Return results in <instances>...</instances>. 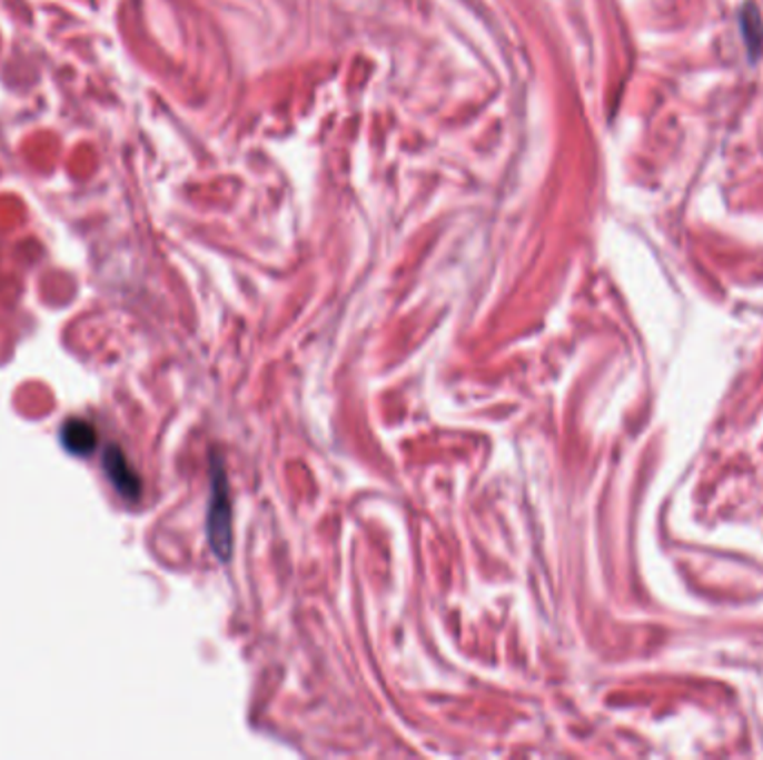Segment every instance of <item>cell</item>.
<instances>
[{
    "instance_id": "1",
    "label": "cell",
    "mask_w": 763,
    "mask_h": 760,
    "mask_svg": "<svg viewBox=\"0 0 763 760\" xmlns=\"http://www.w3.org/2000/svg\"><path fill=\"white\" fill-rule=\"evenodd\" d=\"M208 542L219 560L230 558L232 507H230L228 480L224 473V464L219 460H215V467H212V487H210V502H208Z\"/></svg>"
},
{
    "instance_id": "2",
    "label": "cell",
    "mask_w": 763,
    "mask_h": 760,
    "mask_svg": "<svg viewBox=\"0 0 763 760\" xmlns=\"http://www.w3.org/2000/svg\"><path fill=\"white\" fill-rule=\"evenodd\" d=\"M103 471L110 480V484L117 489V493L128 500V502H137L141 498V480L137 476V471L132 469V464L128 462L126 453L119 447H108L106 456H103Z\"/></svg>"
},
{
    "instance_id": "3",
    "label": "cell",
    "mask_w": 763,
    "mask_h": 760,
    "mask_svg": "<svg viewBox=\"0 0 763 760\" xmlns=\"http://www.w3.org/2000/svg\"><path fill=\"white\" fill-rule=\"evenodd\" d=\"M59 440L70 456L83 460L97 451L99 433H97L92 422H88L83 418H70L63 422V427L59 431Z\"/></svg>"
},
{
    "instance_id": "4",
    "label": "cell",
    "mask_w": 763,
    "mask_h": 760,
    "mask_svg": "<svg viewBox=\"0 0 763 760\" xmlns=\"http://www.w3.org/2000/svg\"><path fill=\"white\" fill-rule=\"evenodd\" d=\"M739 26H741V34H743V41H745L750 57L756 59L763 50V21H761L756 6H752V3L743 6L741 17H739Z\"/></svg>"
}]
</instances>
